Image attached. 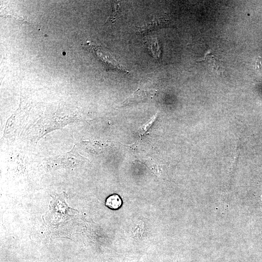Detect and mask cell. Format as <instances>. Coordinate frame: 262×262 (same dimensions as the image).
I'll list each match as a JSON object with an SVG mask.
<instances>
[{
  "instance_id": "obj_1",
  "label": "cell",
  "mask_w": 262,
  "mask_h": 262,
  "mask_svg": "<svg viewBox=\"0 0 262 262\" xmlns=\"http://www.w3.org/2000/svg\"><path fill=\"white\" fill-rule=\"evenodd\" d=\"M96 57L102 62L107 70H116L128 73V71L106 49L93 43L88 44Z\"/></svg>"
},
{
  "instance_id": "obj_2",
  "label": "cell",
  "mask_w": 262,
  "mask_h": 262,
  "mask_svg": "<svg viewBox=\"0 0 262 262\" xmlns=\"http://www.w3.org/2000/svg\"><path fill=\"white\" fill-rule=\"evenodd\" d=\"M170 20L165 17L157 16L147 21L136 28V32L140 34H146L158 29L170 27Z\"/></svg>"
},
{
  "instance_id": "obj_3",
  "label": "cell",
  "mask_w": 262,
  "mask_h": 262,
  "mask_svg": "<svg viewBox=\"0 0 262 262\" xmlns=\"http://www.w3.org/2000/svg\"><path fill=\"white\" fill-rule=\"evenodd\" d=\"M197 62H205L213 69L220 72L222 71V62L220 61L218 57L213 54L210 50L208 51L204 56L198 60Z\"/></svg>"
},
{
  "instance_id": "obj_4",
  "label": "cell",
  "mask_w": 262,
  "mask_h": 262,
  "mask_svg": "<svg viewBox=\"0 0 262 262\" xmlns=\"http://www.w3.org/2000/svg\"><path fill=\"white\" fill-rule=\"evenodd\" d=\"M153 94L150 91L139 89L128 97L123 102V103L127 104L128 103L142 101L149 98Z\"/></svg>"
},
{
  "instance_id": "obj_5",
  "label": "cell",
  "mask_w": 262,
  "mask_h": 262,
  "mask_svg": "<svg viewBox=\"0 0 262 262\" xmlns=\"http://www.w3.org/2000/svg\"><path fill=\"white\" fill-rule=\"evenodd\" d=\"M146 44L150 52L155 59H158L161 56V47L156 38H152L147 40Z\"/></svg>"
},
{
  "instance_id": "obj_6",
  "label": "cell",
  "mask_w": 262,
  "mask_h": 262,
  "mask_svg": "<svg viewBox=\"0 0 262 262\" xmlns=\"http://www.w3.org/2000/svg\"><path fill=\"white\" fill-rule=\"evenodd\" d=\"M122 200L117 194H113L108 196L106 199L105 205L109 208L117 210L122 205Z\"/></svg>"
},
{
  "instance_id": "obj_7",
  "label": "cell",
  "mask_w": 262,
  "mask_h": 262,
  "mask_svg": "<svg viewBox=\"0 0 262 262\" xmlns=\"http://www.w3.org/2000/svg\"><path fill=\"white\" fill-rule=\"evenodd\" d=\"M158 113H156L155 115H153L150 119H149L146 123L142 125L139 129V132L140 135H143L152 126L153 123L156 119L158 116Z\"/></svg>"
},
{
  "instance_id": "obj_8",
  "label": "cell",
  "mask_w": 262,
  "mask_h": 262,
  "mask_svg": "<svg viewBox=\"0 0 262 262\" xmlns=\"http://www.w3.org/2000/svg\"><path fill=\"white\" fill-rule=\"evenodd\" d=\"M120 10L119 4L118 2L115 1L113 6L112 12L107 22H113L115 19L116 16L118 14Z\"/></svg>"
},
{
  "instance_id": "obj_9",
  "label": "cell",
  "mask_w": 262,
  "mask_h": 262,
  "mask_svg": "<svg viewBox=\"0 0 262 262\" xmlns=\"http://www.w3.org/2000/svg\"><path fill=\"white\" fill-rule=\"evenodd\" d=\"M257 68H262V58H260L256 64Z\"/></svg>"
},
{
  "instance_id": "obj_10",
  "label": "cell",
  "mask_w": 262,
  "mask_h": 262,
  "mask_svg": "<svg viewBox=\"0 0 262 262\" xmlns=\"http://www.w3.org/2000/svg\"><path fill=\"white\" fill-rule=\"evenodd\" d=\"M118 262L110 261V262Z\"/></svg>"
}]
</instances>
